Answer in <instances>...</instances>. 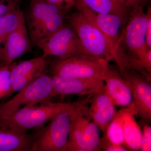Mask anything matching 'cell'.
Wrapping results in <instances>:
<instances>
[{
  "label": "cell",
  "instance_id": "obj_1",
  "mask_svg": "<svg viewBox=\"0 0 151 151\" xmlns=\"http://www.w3.org/2000/svg\"><path fill=\"white\" fill-rule=\"evenodd\" d=\"M147 19L143 6L132 9L125 23L118 55L124 68L137 70L138 62L148 51L146 46Z\"/></svg>",
  "mask_w": 151,
  "mask_h": 151
},
{
  "label": "cell",
  "instance_id": "obj_2",
  "mask_svg": "<svg viewBox=\"0 0 151 151\" xmlns=\"http://www.w3.org/2000/svg\"><path fill=\"white\" fill-rule=\"evenodd\" d=\"M92 96L90 94L84 100L71 103L57 114L46 127L34 134L32 151H66L73 115L89 104Z\"/></svg>",
  "mask_w": 151,
  "mask_h": 151
},
{
  "label": "cell",
  "instance_id": "obj_3",
  "mask_svg": "<svg viewBox=\"0 0 151 151\" xmlns=\"http://www.w3.org/2000/svg\"><path fill=\"white\" fill-rule=\"evenodd\" d=\"M70 25L75 30L86 54L117 63L122 70L118 54L107 37L80 12L66 17Z\"/></svg>",
  "mask_w": 151,
  "mask_h": 151
},
{
  "label": "cell",
  "instance_id": "obj_4",
  "mask_svg": "<svg viewBox=\"0 0 151 151\" xmlns=\"http://www.w3.org/2000/svg\"><path fill=\"white\" fill-rule=\"evenodd\" d=\"M71 104L53 103L49 100L42 103L40 106H26L8 117L0 119V129L27 133L29 130L41 128Z\"/></svg>",
  "mask_w": 151,
  "mask_h": 151
},
{
  "label": "cell",
  "instance_id": "obj_5",
  "mask_svg": "<svg viewBox=\"0 0 151 151\" xmlns=\"http://www.w3.org/2000/svg\"><path fill=\"white\" fill-rule=\"evenodd\" d=\"M67 14L46 0L31 1L27 18L32 46L61 27Z\"/></svg>",
  "mask_w": 151,
  "mask_h": 151
},
{
  "label": "cell",
  "instance_id": "obj_6",
  "mask_svg": "<svg viewBox=\"0 0 151 151\" xmlns=\"http://www.w3.org/2000/svg\"><path fill=\"white\" fill-rule=\"evenodd\" d=\"M54 97L51 76L43 73L11 99L0 103V119L8 117L23 107L49 101Z\"/></svg>",
  "mask_w": 151,
  "mask_h": 151
},
{
  "label": "cell",
  "instance_id": "obj_7",
  "mask_svg": "<svg viewBox=\"0 0 151 151\" xmlns=\"http://www.w3.org/2000/svg\"><path fill=\"white\" fill-rule=\"evenodd\" d=\"M109 62L87 54H79L50 63L51 76L103 80Z\"/></svg>",
  "mask_w": 151,
  "mask_h": 151
},
{
  "label": "cell",
  "instance_id": "obj_8",
  "mask_svg": "<svg viewBox=\"0 0 151 151\" xmlns=\"http://www.w3.org/2000/svg\"><path fill=\"white\" fill-rule=\"evenodd\" d=\"M87 104L73 115L66 151H102L99 128L90 122Z\"/></svg>",
  "mask_w": 151,
  "mask_h": 151
},
{
  "label": "cell",
  "instance_id": "obj_9",
  "mask_svg": "<svg viewBox=\"0 0 151 151\" xmlns=\"http://www.w3.org/2000/svg\"><path fill=\"white\" fill-rule=\"evenodd\" d=\"M43 56L57 57L65 59L79 54H86L73 27L63 24L56 31L40 41L36 46Z\"/></svg>",
  "mask_w": 151,
  "mask_h": 151
},
{
  "label": "cell",
  "instance_id": "obj_10",
  "mask_svg": "<svg viewBox=\"0 0 151 151\" xmlns=\"http://www.w3.org/2000/svg\"><path fill=\"white\" fill-rule=\"evenodd\" d=\"M76 7L107 37L118 54L128 18L114 14L95 12L87 7L81 0H76Z\"/></svg>",
  "mask_w": 151,
  "mask_h": 151
},
{
  "label": "cell",
  "instance_id": "obj_11",
  "mask_svg": "<svg viewBox=\"0 0 151 151\" xmlns=\"http://www.w3.org/2000/svg\"><path fill=\"white\" fill-rule=\"evenodd\" d=\"M130 83L133 100L129 106L135 115L148 122L151 120L150 81L135 70L124 69L122 73Z\"/></svg>",
  "mask_w": 151,
  "mask_h": 151
},
{
  "label": "cell",
  "instance_id": "obj_12",
  "mask_svg": "<svg viewBox=\"0 0 151 151\" xmlns=\"http://www.w3.org/2000/svg\"><path fill=\"white\" fill-rule=\"evenodd\" d=\"M45 58L42 56L11 63V88L5 100L45 73L47 66Z\"/></svg>",
  "mask_w": 151,
  "mask_h": 151
},
{
  "label": "cell",
  "instance_id": "obj_13",
  "mask_svg": "<svg viewBox=\"0 0 151 151\" xmlns=\"http://www.w3.org/2000/svg\"><path fill=\"white\" fill-rule=\"evenodd\" d=\"M55 96L76 94L79 96L94 94L105 89V82L96 78L65 77L51 76Z\"/></svg>",
  "mask_w": 151,
  "mask_h": 151
},
{
  "label": "cell",
  "instance_id": "obj_14",
  "mask_svg": "<svg viewBox=\"0 0 151 151\" xmlns=\"http://www.w3.org/2000/svg\"><path fill=\"white\" fill-rule=\"evenodd\" d=\"M103 81L105 91L114 105L128 108L133 100L130 83L121 71L108 63Z\"/></svg>",
  "mask_w": 151,
  "mask_h": 151
},
{
  "label": "cell",
  "instance_id": "obj_15",
  "mask_svg": "<svg viewBox=\"0 0 151 151\" xmlns=\"http://www.w3.org/2000/svg\"><path fill=\"white\" fill-rule=\"evenodd\" d=\"M32 51L25 21L11 33L7 39L0 55V65L10 64L15 60Z\"/></svg>",
  "mask_w": 151,
  "mask_h": 151
},
{
  "label": "cell",
  "instance_id": "obj_16",
  "mask_svg": "<svg viewBox=\"0 0 151 151\" xmlns=\"http://www.w3.org/2000/svg\"><path fill=\"white\" fill-rule=\"evenodd\" d=\"M89 103V116L105 135L108 126L117 113L115 105L105 89L93 94Z\"/></svg>",
  "mask_w": 151,
  "mask_h": 151
},
{
  "label": "cell",
  "instance_id": "obj_17",
  "mask_svg": "<svg viewBox=\"0 0 151 151\" xmlns=\"http://www.w3.org/2000/svg\"><path fill=\"white\" fill-rule=\"evenodd\" d=\"M34 135L0 129V151H32Z\"/></svg>",
  "mask_w": 151,
  "mask_h": 151
},
{
  "label": "cell",
  "instance_id": "obj_18",
  "mask_svg": "<svg viewBox=\"0 0 151 151\" xmlns=\"http://www.w3.org/2000/svg\"><path fill=\"white\" fill-rule=\"evenodd\" d=\"M134 111L130 107L126 108L124 114V146L128 151L140 150L142 132L136 122Z\"/></svg>",
  "mask_w": 151,
  "mask_h": 151
},
{
  "label": "cell",
  "instance_id": "obj_19",
  "mask_svg": "<svg viewBox=\"0 0 151 151\" xmlns=\"http://www.w3.org/2000/svg\"><path fill=\"white\" fill-rule=\"evenodd\" d=\"M25 21L23 13L18 6L0 18V55L9 35Z\"/></svg>",
  "mask_w": 151,
  "mask_h": 151
},
{
  "label": "cell",
  "instance_id": "obj_20",
  "mask_svg": "<svg viewBox=\"0 0 151 151\" xmlns=\"http://www.w3.org/2000/svg\"><path fill=\"white\" fill-rule=\"evenodd\" d=\"M89 9L95 12L118 15L127 18L131 10L127 8L116 0H81Z\"/></svg>",
  "mask_w": 151,
  "mask_h": 151
},
{
  "label": "cell",
  "instance_id": "obj_21",
  "mask_svg": "<svg viewBox=\"0 0 151 151\" xmlns=\"http://www.w3.org/2000/svg\"><path fill=\"white\" fill-rule=\"evenodd\" d=\"M126 108L117 112L116 116L109 124L104 137L111 144L116 146H124V114Z\"/></svg>",
  "mask_w": 151,
  "mask_h": 151
},
{
  "label": "cell",
  "instance_id": "obj_22",
  "mask_svg": "<svg viewBox=\"0 0 151 151\" xmlns=\"http://www.w3.org/2000/svg\"><path fill=\"white\" fill-rule=\"evenodd\" d=\"M11 88V64L0 65V100H5Z\"/></svg>",
  "mask_w": 151,
  "mask_h": 151
},
{
  "label": "cell",
  "instance_id": "obj_23",
  "mask_svg": "<svg viewBox=\"0 0 151 151\" xmlns=\"http://www.w3.org/2000/svg\"><path fill=\"white\" fill-rule=\"evenodd\" d=\"M140 150L151 151V127L148 124H146L143 128Z\"/></svg>",
  "mask_w": 151,
  "mask_h": 151
},
{
  "label": "cell",
  "instance_id": "obj_24",
  "mask_svg": "<svg viewBox=\"0 0 151 151\" xmlns=\"http://www.w3.org/2000/svg\"><path fill=\"white\" fill-rule=\"evenodd\" d=\"M47 1L58 8L68 13L73 7L76 6V0H46Z\"/></svg>",
  "mask_w": 151,
  "mask_h": 151
},
{
  "label": "cell",
  "instance_id": "obj_25",
  "mask_svg": "<svg viewBox=\"0 0 151 151\" xmlns=\"http://www.w3.org/2000/svg\"><path fill=\"white\" fill-rule=\"evenodd\" d=\"M100 147L102 150L105 151H128L124 146H116L111 144L104 137L100 139Z\"/></svg>",
  "mask_w": 151,
  "mask_h": 151
},
{
  "label": "cell",
  "instance_id": "obj_26",
  "mask_svg": "<svg viewBox=\"0 0 151 151\" xmlns=\"http://www.w3.org/2000/svg\"><path fill=\"white\" fill-rule=\"evenodd\" d=\"M17 6L14 0H0V18L15 9Z\"/></svg>",
  "mask_w": 151,
  "mask_h": 151
},
{
  "label": "cell",
  "instance_id": "obj_27",
  "mask_svg": "<svg viewBox=\"0 0 151 151\" xmlns=\"http://www.w3.org/2000/svg\"><path fill=\"white\" fill-rule=\"evenodd\" d=\"M146 13L147 19L146 46L148 50L151 49V8L148 7Z\"/></svg>",
  "mask_w": 151,
  "mask_h": 151
},
{
  "label": "cell",
  "instance_id": "obj_28",
  "mask_svg": "<svg viewBox=\"0 0 151 151\" xmlns=\"http://www.w3.org/2000/svg\"><path fill=\"white\" fill-rule=\"evenodd\" d=\"M121 5L127 8L132 10L138 6H143L147 0H116Z\"/></svg>",
  "mask_w": 151,
  "mask_h": 151
},
{
  "label": "cell",
  "instance_id": "obj_29",
  "mask_svg": "<svg viewBox=\"0 0 151 151\" xmlns=\"http://www.w3.org/2000/svg\"><path fill=\"white\" fill-rule=\"evenodd\" d=\"M30 1H32V0H30Z\"/></svg>",
  "mask_w": 151,
  "mask_h": 151
}]
</instances>
